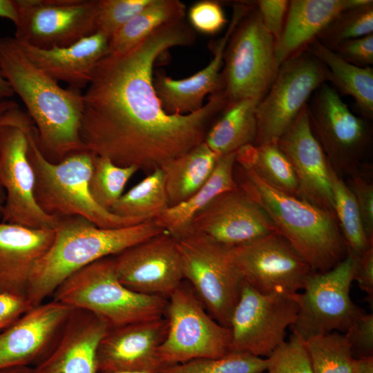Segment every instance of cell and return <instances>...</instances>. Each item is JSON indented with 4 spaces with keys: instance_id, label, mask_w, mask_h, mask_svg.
Here are the masks:
<instances>
[{
    "instance_id": "cell-2",
    "label": "cell",
    "mask_w": 373,
    "mask_h": 373,
    "mask_svg": "<svg viewBox=\"0 0 373 373\" xmlns=\"http://www.w3.org/2000/svg\"><path fill=\"white\" fill-rule=\"evenodd\" d=\"M0 68L15 94L19 96L37 131L39 147L52 162L86 151L79 128L83 94L64 89L36 67L14 37H0Z\"/></svg>"
},
{
    "instance_id": "cell-21",
    "label": "cell",
    "mask_w": 373,
    "mask_h": 373,
    "mask_svg": "<svg viewBox=\"0 0 373 373\" xmlns=\"http://www.w3.org/2000/svg\"><path fill=\"white\" fill-rule=\"evenodd\" d=\"M168 322L161 317L111 328L97 351L99 372L137 370L158 373L157 350L166 334Z\"/></svg>"
},
{
    "instance_id": "cell-29",
    "label": "cell",
    "mask_w": 373,
    "mask_h": 373,
    "mask_svg": "<svg viewBox=\"0 0 373 373\" xmlns=\"http://www.w3.org/2000/svg\"><path fill=\"white\" fill-rule=\"evenodd\" d=\"M258 101L244 99L227 104L220 117L206 133L204 142L220 156L254 144L257 135Z\"/></svg>"
},
{
    "instance_id": "cell-40",
    "label": "cell",
    "mask_w": 373,
    "mask_h": 373,
    "mask_svg": "<svg viewBox=\"0 0 373 373\" xmlns=\"http://www.w3.org/2000/svg\"><path fill=\"white\" fill-rule=\"evenodd\" d=\"M267 373H314L305 340L291 334L267 357Z\"/></svg>"
},
{
    "instance_id": "cell-22",
    "label": "cell",
    "mask_w": 373,
    "mask_h": 373,
    "mask_svg": "<svg viewBox=\"0 0 373 373\" xmlns=\"http://www.w3.org/2000/svg\"><path fill=\"white\" fill-rule=\"evenodd\" d=\"M249 3L233 6L231 21L222 38L213 47V57L204 68L191 76L173 79L157 72L153 86L162 106L170 115H186L200 109L204 97L221 89V69L229 39L241 19L251 9Z\"/></svg>"
},
{
    "instance_id": "cell-37",
    "label": "cell",
    "mask_w": 373,
    "mask_h": 373,
    "mask_svg": "<svg viewBox=\"0 0 373 373\" xmlns=\"http://www.w3.org/2000/svg\"><path fill=\"white\" fill-rule=\"evenodd\" d=\"M267 358L240 352L215 358H200L162 367L158 373H262Z\"/></svg>"
},
{
    "instance_id": "cell-33",
    "label": "cell",
    "mask_w": 373,
    "mask_h": 373,
    "mask_svg": "<svg viewBox=\"0 0 373 373\" xmlns=\"http://www.w3.org/2000/svg\"><path fill=\"white\" fill-rule=\"evenodd\" d=\"M328 174L334 213L347 250L360 256L373 247V242L366 234L356 198L347 182L333 170L329 162Z\"/></svg>"
},
{
    "instance_id": "cell-4",
    "label": "cell",
    "mask_w": 373,
    "mask_h": 373,
    "mask_svg": "<svg viewBox=\"0 0 373 373\" xmlns=\"http://www.w3.org/2000/svg\"><path fill=\"white\" fill-rule=\"evenodd\" d=\"M238 186L264 209L281 235L313 271L325 272L347 255L334 213L273 187L252 169L237 166Z\"/></svg>"
},
{
    "instance_id": "cell-35",
    "label": "cell",
    "mask_w": 373,
    "mask_h": 373,
    "mask_svg": "<svg viewBox=\"0 0 373 373\" xmlns=\"http://www.w3.org/2000/svg\"><path fill=\"white\" fill-rule=\"evenodd\" d=\"M305 343L314 373H353L355 358L344 333L310 337Z\"/></svg>"
},
{
    "instance_id": "cell-16",
    "label": "cell",
    "mask_w": 373,
    "mask_h": 373,
    "mask_svg": "<svg viewBox=\"0 0 373 373\" xmlns=\"http://www.w3.org/2000/svg\"><path fill=\"white\" fill-rule=\"evenodd\" d=\"M14 37L39 48L69 46L95 32L98 0H15Z\"/></svg>"
},
{
    "instance_id": "cell-3",
    "label": "cell",
    "mask_w": 373,
    "mask_h": 373,
    "mask_svg": "<svg viewBox=\"0 0 373 373\" xmlns=\"http://www.w3.org/2000/svg\"><path fill=\"white\" fill-rule=\"evenodd\" d=\"M164 232L153 220L102 229L82 217L59 218L53 240L35 267L26 298L36 306L79 270Z\"/></svg>"
},
{
    "instance_id": "cell-24",
    "label": "cell",
    "mask_w": 373,
    "mask_h": 373,
    "mask_svg": "<svg viewBox=\"0 0 373 373\" xmlns=\"http://www.w3.org/2000/svg\"><path fill=\"white\" fill-rule=\"evenodd\" d=\"M53 238V229L0 222V294L26 298L35 267Z\"/></svg>"
},
{
    "instance_id": "cell-25",
    "label": "cell",
    "mask_w": 373,
    "mask_h": 373,
    "mask_svg": "<svg viewBox=\"0 0 373 373\" xmlns=\"http://www.w3.org/2000/svg\"><path fill=\"white\" fill-rule=\"evenodd\" d=\"M16 41L36 67L57 82H65L69 88L79 90L88 86L97 63L108 54L109 40L99 32L67 46L51 48H39Z\"/></svg>"
},
{
    "instance_id": "cell-41",
    "label": "cell",
    "mask_w": 373,
    "mask_h": 373,
    "mask_svg": "<svg viewBox=\"0 0 373 373\" xmlns=\"http://www.w3.org/2000/svg\"><path fill=\"white\" fill-rule=\"evenodd\" d=\"M191 27L205 35H214L222 30L227 20L218 1L202 0L193 3L188 11Z\"/></svg>"
},
{
    "instance_id": "cell-30",
    "label": "cell",
    "mask_w": 373,
    "mask_h": 373,
    "mask_svg": "<svg viewBox=\"0 0 373 373\" xmlns=\"http://www.w3.org/2000/svg\"><path fill=\"white\" fill-rule=\"evenodd\" d=\"M306 51L318 59L327 68V81L339 90L351 96L363 113L373 117V68L350 64L316 39L306 48Z\"/></svg>"
},
{
    "instance_id": "cell-51",
    "label": "cell",
    "mask_w": 373,
    "mask_h": 373,
    "mask_svg": "<svg viewBox=\"0 0 373 373\" xmlns=\"http://www.w3.org/2000/svg\"><path fill=\"white\" fill-rule=\"evenodd\" d=\"M0 373H37L35 367L13 366L0 369Z\"/></svg>"
},
{
    "instance_id": "cell-26",
    "label": "cell",
    "mask_w": 373,
    "mask_h": 373,
    "mask_svg": "<svg viewBox=\"0 0 373 373\" xmlns=\"http://www.w3.org/2000/svg\"><path fill=\"white\" fill-rule=\"evenodd\" d=\"M368 0H291L275 51L280 65L307 46L341 12Z\"/></svg>"
},
{
    "instance_id": "cell-38",
    "label": "cell",
    "mask_w": 373,
    "mask_h": 373,
    "mask_svg": "<svg viewBox=\"0 0 373 373\" xmlns=\"http://www.w3.org/2000/svg\"><path fill=\"white\" fill-rule=\"evenodd\" d=\"M373 33V1L341 12L318 35L316 39L332 50L352 39Z\"/></svg>"
},
{
    "instance_id": "cell-50",
    "label": "cell",
    "mask_w": 373,
    "mask_h": 373,
    "mask_svg": "<svg viewBox=\"0 0 373 373\" xmlns=\"http://www.w3.org/2000/svg\"><path fill=\"white\" fill-rule=\"evenodd\" d=\"M14 94L10 85L3 77L0 68V101L8 99L12 97Z\"/></svg>"
},
{
    "instance_id": "cell-19",
    "label": "cell",
    "mask_w": 373,
    "mask_h": 373,
    "mask_svg": "<svg viewBox=\"0 0 373 373\" xmlns=\"http://www.w3.org/2000/svg\"><path fill=\"white\" fill-rule=\"evenodd\" d=\"M73 308L52 300L32 307L0 332V369L35 365L50 351Z\"/></svg>"
},
{
    "instance_id": "cell-45",
    "label": "cell",
    "mask_w": 373,
    "mask_h": 373,
    "mask_svg": "<svg viewBox=\"0 0 373 373\" xmlns=\"http://www.w3.org/2000/svg\"><path fill=\"white\" fill-rule=\"evenodd\" d=\"M332 50L350 64L370 66L373 64V34L345 41Z\"/></svg>"
},
{
    "instance_id": "cell-53",
    "label": "cell",
    "mask_w": 373,
    "mask_h": 373,
    "mask_svg": "<svg viewBox=\"0 0 373 373\" xmlns=\"http://www.w3.org/2000/svg\"><path fill=\"white\" fill-rule=\"evenodd\" d=\"M5 199H6V194L5 191L0 184V218H1L3 209L5 203Z\"/></svg>"
},
{
    "instance_id": "cell-9",
    "label": "cell",
    "mask_w": 373,
    "mask_h": 373,
    "mask_svg": "<svg viewBox=\"0 0 373 373\" xmlns=\"http://www.w3.org/2000/svg\"><path fill=\"white\" fill-rule=\"evenodd\" d=\"M164 314L168 328L157 350L162 367L230 352V329L209 314L190 285L182 282L173 291Z\"/></svg>"
},
{
    "instance_id": "cell-39",
    "label": "cell",
    "mask_w": 373,
    "mask_h": 373,
    "mask_svg": "<svg viewBox=\"0 0 373 373\" xmlns=\"http://www.w3.org/2000/svg\"><path fill=\"white\" fill-rule=\"evenodd\" d=\"M151 0H98L95 32L108 40Z\"/></svg>"
},
{
    "instance_id": "cell-13",
    "label": "cell",
    "mask_w": 373,
    "mask_h": 373,
    "mask_svg": "<svg viewBox=\"0 0 373 373\" xmlns=\"http://www.w3.org/2000/svg\"><path fill=\"white\" fill-rule=\"evenodd\" d=\"M311 97L307 106L312 131L332 168L342 178L358 174L370 141L365 122L325 83Z\"/></svg>"
},
{
    "instance_id": "cell-46",
    "label": "cell",
    "mask_w": 373,
    "mask_h": 373,
    "mask_svg": "<svg viewBox=\"0 0 373 373\" xmlns=\"http://www.w3.org/2000/svg\"><path fill=\"white\" fill-rule=\"evenodd\" d=\"M31 307L25 297L0 294V332Z\"/></svg>"
},
{
    "instance_id": "cell-47",
    "label": "cell",
    "mask_w": 373,
    "mask_h": 373,
    "mask_svg": "<svg viewBox=\"0 0 373 373\" xmlns=\"http://www.w3.org/2000/svg\"><path fill=\"white\" fill-rule=\"evenodd\" d=\"M354 280L367 295L368 301L373 300V247L358 256Z\"/></svg>"
},
{
    "instance_id": "cell-11",
    "label": "cell",
    "mask_w": 373,
    "mask_h": 373,
    "mask_svg": "<svg viewBox=\"0 0 373 373\" xmlns=\"http://www.w3.org/2000/svg\"><path fill=\"white\" fill-rule=\"evenodd\" d=\"M23 113L18 106L0 117V184L6 194L1 222L54 229L59 218L46 214L35 199Z\"/></svg>"
},
{
    "instance_id": "cell-7",
    "label": "cell",
    "mask_w": 373,
    "mask_h": 373,
    "mask_svg": "<svg viewBox=\"0 0 373 373\" xmlns=\"http://www.w3.org/2000/svg\"><path fill=\"white\" fill-rule=\"evenodd\" d=\"M275 46L254 5L233 30L224 50L221 90L227 104L264 97L280 66Z\"/></svg>"
},
{
    "instance_id": "cell-5",
    "label": "cell",
    "mask_w": 373,
    "mask_h": 373,
    "mask_svg": "<svg viewBox=\"0 0 373 373\" xmlns=\"http://www.w3.org/2000/svg\"><path fill=\"white\" fill-rule=\"evenodd\" d=\"M23 124L28 139V156L35 174V199L46 214L56 218L82 217L102 229L146 222L118 216L95 201L89 189L95 155L82 151L52 162L41 152L37 129L26 112Z\"/></svg>"
},
{
    "instance_id": "cell-42",
    "label": "cell",
    "mask_w": 373,
    "mask_h": 373,
    "mask_svg": "<svg viewBox=\"0 0 373 373\" xmlns=\"http://www.w3.org/2000/svg\"><path fill=\"white\" fill-rule=\"evenodd\" d=\"M354 358L373 356V314L364 313L344 333Z\"/></svg>"
},
{
    "instance_id": "cell-52",
    "label": "cell",
    "mask_w": 373,
    "mask_h": 373,
    "mask_svg": "<svg viewBox=\"0 0 373 373\" xmlns=\"http://www.w3.org/2000/svg\"><path fill=\"white\" fill-rule=\"evenodd\" d=\"M18 106V104L13 100L3 99L0 101V117L8 110Z\"/></svg>"
},
{
    "instance_id": "cell-31",
    "label": "cell",
    "mask_w": 373,
    "mask_h": 373,
    "mask_svg": "<svg viewBox=\"0 0 373 373\" xmlns=\"http://www.w3.org/2000/svg\"><path fill=\"white\" fill-rule=\"evenodd\" d=\"M184 4L178 0H151L108 41V54L124 53L161 26L183 19Z\"/></svg>"
},
{
    "instance_id": "cell-34",
    "label": "cell",
    "mask_w": 373,
    "mask_h": 373,
    "mask_svg": "<svg viewBox=\"0 0 373 373\" xmlns=\"http://www.w3.org/2000/svg\"><path fill=\"white\" fill-rule=\"evenodd\" d=\"M168 207L163 173L158 168L123 193L110 211L118 216L150 221Z\"/></svg>"
},
{
    "instance_id": "cell-32",
    "label": "cell",
    "mask_w": 373,
    "mask_h": 373,
    "mask_svg": "<svg viewBox=\"0 0 373 373\" xmlns=\"http://www.w3.org/2000/svg\"><path fill=\"white\" fill-rule=\"evenodd\" d=\"M236 163L252 169L278 190L296 196L298 186L293 168L277 143L247 144L236 151Z\"/></svg>"
},
{
    "instance_id": "cell-20",
    "label": "cell",
    "mask_w": 373,
    "mask_h": 373,
    "mask_svg": "<svg viewBox=\"0 0 373 373\" xmlns=\"http://www.w3.org/2000/svg\"><path fill=\"white\" fill-rule=\"evenodd\" d=\"M277 144L293 168L296 197L334 213L328 160L312 131L307 104Z\"/></svg>"
},
{
    "instance_id": "cell-10",
    "label": "cell",
    "mask_w": 373,
    "mask_h": 373,
    "mask_svg": "<svg viewBox=\"0 0 373 373\" xmlns=\"http://www.w3.org/2000/svg\"><path fill=\"white\" fill-rule=\"evenodd\" d=\"M358 256L348 251L347 256L332 269L314 272L303 292L292 294L298 305L292 334L306 340L338 332L345 333L365 312L351 299Z\"/></svg>"
},
{
    "instance_id": "cell-55",
    "label": "cell",
    "mask_w": 373,
    "mask_h": 373,
    "mask_svg": "<svg viewBox=\"0 0 373 373\" xmlns=\"http://www.w3.org/2000/svg\"><path fill=\"white\" fill-rule=\"evenodd\" d=\"M262 373H266V372H262Z\"/></svg>"
},
{
    "instance_id": "cell-44",
    "label": "cell",
    "mask_w": 373,
    "mask_h": 373,
    "mask_svg": "<svg viewBox=\"0 0 373 373\" xmlns=\"http://www.w3.org/2000/svg\"><path fill=\"white\" fill-rule=\"evenodd\" d=\"M289 3V1L287 0H258L253 3L265 28L273 36L276 42L281 35Z\"/></svg>"
},
{
    "instance_id": "cell-17",
    "label": "cell",
    "mask_w": 373,
    "mask_h": 373,
    "mask_svg": "<svg viewBox=\"0 0 373 373\" xmlns=\"http://www.w3.org/2000/svg\"><path fill=\"white\" fill-rule=\"evenodd\" d=\"M113 258L120 282L140 294L168 299L184 280L176 240L166 232L135 245Z\"/></svg>"
},
{
    "instance_id": "cell-15",
    "label": "cell",
    "mask_w": 373,
    "mask_h": 373,
    "mask_svg": "<svg viewBox=\"0 0 373 373\" xmlns=\"http://www.w3.org/2000/svg\"><path fill=\"white\" fill-rule=\"evenodd\" d=\"M229 255L243 281L263 294L299 292L314 272L276 231L229 247Z\"/></svg>"
},
{
    "instance_id": "cell-28",
    "label": "cell",
    "mask_w": 373,
    "mask_h": 373,
    "mask_svg": "<svg viewBox=\"0 0 373 373\" xmlns=\"http://www.w3.org/2000/svg\"><path fill=\"white\" fill-rule=\"evenodd\" d=\"M220 157L202 142L162 166L169 207L183 202L197 192L211 176Z\"/></svg>"
},
{
    "instance_id": "cell-1",
    "label": "cell",
    "mask_w": 373,
    "mask_h": 373,
    "mask_svg": "<svg viewBox=\"0 0 373 373\" xmlns=\"http://www.w3.org/2000/svg\"><path fill=\"white\" fill-rule=\"evenodd\" d=\"M194 39V32L181 19L97 63L83 94L79 135L86 151L118 166L151 173L204 142L209 122L227 104L223 93L211 94L196 111L170 115L153 86L157 59Z\"/></svg>"
},
{
    "instance_id": "cell-8",
    "label": "cell",
    "mask_w": 373,
    "mask_h": 373,
    "mask_svg": "<svg viewBox=\"0 0 373 373\" xmlns=\"http://www.w3.org/2000/svg\"><path fill=\"white\" fill-rule=\"evenodd\" d=\"M175 240L184 280L209 314L229 328L244 282L230 258L229 247L193 229Z\"/></svg>"
},
{
    "instance_id": "cell-48",
    "label": "cell",
    "mask_w": 373,
    "mask_h": 373,
    "mask_svg": "<svg viewBox=\"0 0 373 373\" xmlns=\"http://www.w3.org/2000/svg\"><path fill=\"white\" fill-rule=\"evenodd\" d=\"M0 17L9 19L14 24L17 23L18 12L15 0H0Z\"/></svg>"
},
{
    "instance_id": "cell-18",
    "label": "cell",
    "mask_w": 373,
    "mask_h": 373,
    "mask_svg": "<svg viewBox=\"0 0 373 373\" xmlns=\"http://www.w3.org/2000/svg\"><path fill=\"white\" fill-rule=\"evenodd\" d=\"M191 229L229 247L276 231L264 209L240 186L216 196L195 216Z\"/></svg>"
},
{
    "instance_id": "cell-54",
    "label": "cell",
    "mask_w": 373,
    "mask_h": 373,
    "mask_svg": "<svg viewBox=\"0 0 373 373\" xmlns=\"http://www.w3.org/2000/svg\"><path fill=\"white\" fill-rule=\"evenodd\" d=\"M99 373H154L151 372L146 371H137V370H118V371H110V372H104Z\"/></svg>"
},
{
    "instance_id": "cell-27",
    "label": "cell",
    "mask_w": 373,
    "mask_h": 373,
    "mask_svg": "<svg viewBox=\"0 0 373 373\" xmlns=\"http://www.w3.org/2000/svg\"><path fill=\"white\" fill-rule=\"evenodd\" d=\"M235 165L236 152L220 156L204 184L186 200L169 207L153 220L154 222L175 238L190 231L195 216L216 196L238 186Z\"/></svg>"
},
{
    "instance_id": "cell-12",
    "label": "cell",
    "mask_w": 373,
    "mask_h": 373,
    "mask_svg": "<svg viewBox=\"0 0 373 373\" xmlns=\"http://www.w3.org/2000/svg\"><path fill=\"white\" fill-rule=\"evenodd\" d=\"M327 79L325 66L306 50L283 62L273 84L257 105L254 144L277 143L314 92Z\"/></svg>"
},
{
    "instance_id": "cell-6",
    "label": "cell",
    "mask_w": 373,
    "mask_h": 373,
    "mask_svg": "<svg viewBox=\"0 0 373 373\" xmlns=\"http://www.w3.org/2000/svg\"><path fill=\"white\" fill-rule=\"evenodd\" d=\"M53 300L93 313L111 328L163 317L168 299L135 292L119 280L113 258L79 270L54 291Z\"/></svg>"
},
{
    "instance_id": "cell-36",
    "label": "cell",
    "mask_w": 373,
    "mask_h": 373,
    "mask_svg": "<svg viewBox=\"0 0 373 373\" xmlns=\"http://www.w3.org/2000/svg\"><path fill=\"white\" fill-rule=\"evenodd\" d=\"M138 170L135 166H118L106 157L95 155L89 181V189L95 201L110 211Z\"/></svg>"
},
{
    "instance_id": "cell-14",
    "label": "cell",
    "mask_w": 373,
    "mask_h": 373,
    "mask_svg": "<svg viewBox=\"0 0 373 373\" xmlns=\"http://www.w3.org/2000/svg\"><path fill=\"white\" fill-rule=\"evenodd\" d=\"M298 312L292 294H263L243 282L229 323L230 352L269 356L285 341Z\"/></svg>"
},
{
    "instance_id": "cell-49",
    "label": "cell",
    "mask_w": 373,
    "mask_h": 373,
    "mask_svg": "<svg viewBox=\"0 0 373 373\" xmlns=\"http://www.w3.org/2000/svg\"><path fill=\"white\" fill-rule=\"evenodd\" d=\"M353 373H373V356L355 358Z\"/></svg>"
},
{
    "instance_id": "cell-23",
    "label": "cell",
    "mask_w": 373,
    "mask_h": 373,
    "mask_svg": "<svg viewBox=\"0 0 373 373\" xmlns=\"http://www.w3.org/2000/svg\"><path fill=\"white\" fill-rule=\"evenodd\" d=\"M110 329L93 313L73 309L57 340L35 366L37 373H99L97 351Z\"/></svg>"
},
{
    "instance_id": "cell-43",
    "label": "cell",
    "mask_w": 373,
    "mask_h": 373,
    "mask_svg": "<svg viewBox=\"0 0 373 373\" xmlns=\"http://www.w3.org/2000/svg\"><path fill=\"white\" fill-rule=\"evenodd\" d=\"M349 186L356 200L363 226L370 242H373V186L359 173L349 178Z\"/></svg>"
}]
</instances>
